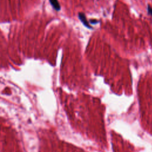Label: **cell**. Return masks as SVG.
<instances>
[{"instance_id":"3","label":"cell","mask_w":152,"mask_h":152,"mask_svg":"<svg viewBox=\"0 0 152 152\" xmlns=\"http://www.w3.org/2000/svg\"><path fill=\"white\" fill-rule=\"evenodd\" d=\"M147 12H148V14L152 17V8L149 5H148V7H147Z\"/></svg>"},{"instance_id":"2","label":"cell","mask_w":152,"mask_h":152,"mask_svg":"<svg viewBox=\"0 0 152 152\" xmlns=\"http://www.w3.org/2000/svg\"><path fill=\"white\" fill-rule=\"evenodd\" d=\"M49 1L55 10L59 11L61 10V5L58 0H49Z\"/></svg>"},{"instance_id":"1","label":"cell","mask_w":152,"mask_h":152,"mask_svg":"<svg viewBox=\"0 0 152 152\" xmlns=\"http://www.w3.org/2000/svg\"><path fill=\"white\" fill-rule=\"evenodd\" d=\"M78 17L80 18V20H81V21L83 23V24L86 26L87 27V28H92V27L89 25L88 24V22L87 21V19H86V15L84 13H82V12H80L78 14Z\"/></svg>"},{"instance_id":"4","label":"cell","mask_w":152,"mask_h":152,"mask_svg":"<svg viewBox=\"0 0 152 152\" xmlns=\"http://www.w3.org/2000/svg\"><path fill=\"white\" fill-rule=\"evenodd\" d=\"M90 22L92 24H96V23H97L98 21L97 20H90Z\"/></svg>"}]
</instances>
